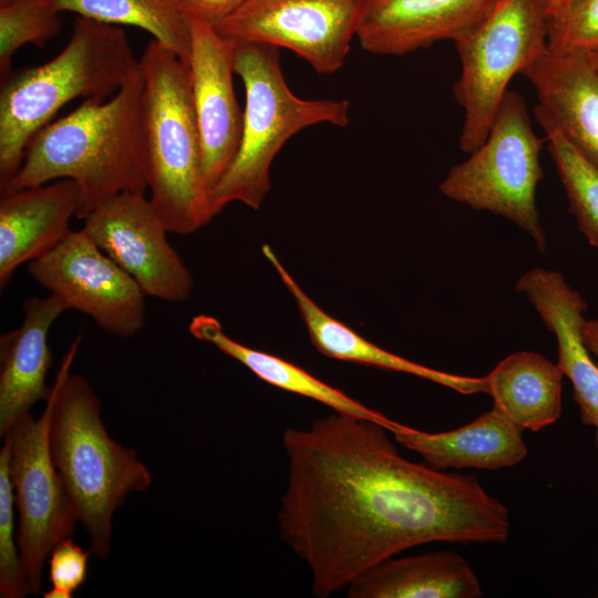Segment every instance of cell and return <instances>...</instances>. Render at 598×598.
<instances>
[{"instance_id":"1","label":"cell","mask_w":598,"mask_h":598,"mask_svg":"<svg viewBox=\"0 0 598 598\" xmlns=\"http://www.w3.org/2000/svg\"><path fill=\"white\" fill-rule=\"evenodd\" d=\"M389 430L334 412L287 427L281 540L327 598L380 561L429 543L503 544L509 512L473 474L404 458Z\"/></svg>"},{"instance_id":"2","label":"cell","mask_w":598,"mask_h":598,"mask_svg":"<svg viewBox=\"0 0 598 598\" xmlns=\"http://www.w3.org/2000/svg\"><path fill=\"white\" fill-rule=\"evenodd\" d=\"M144 74L137 66L107 101L84 100L42 127L29 142L22 164L2 187L17 190L56 179L80 189L78 219L121 193L148 189L143 130Z\"/></svg>"},{"instance_id":"3","label":"cell","mask_w":598,"mask_h":598,"mask_svg":"<svg viewBox=\"0 0 598 598\" xmlns=\"http://www.w3.org/2000/svg\"><path fill=\"white\" fill-rule=\"evenodd\" d=\"M82 336L70 346L53 389L50 448L78 520L85 528L91 553L110 555L112 517L131 492L145 491L152 476L136 452L114 441L101 419L93 389L70 372Z\"/></svg>"},{"instance_id":"4","label":"cell","mask_w":598,"mask_h":598,"mask_svg":"<svg viewBox=\"0 0 598 598\" xmlns=\"http://www.w3.org/2000/svg\"><path fill=\"white\" fill-rule=\"evenodd\" d=\"M137 64L123 29L78 17L56 56L10 71L0 90V187L20 168L31 138L62 106L76 97L105 101Z\"/></svg>"},{"instance_id":"5","label":"cell","mask_w":598,"mask_h":598,"mask_svg":"<svg viewBox=\"0 0 598 598\" xmlns=\"http://www.w3.org/2000/svg\"><path fill=\"white\" fill-rule=\"evenodd\" d=\"M151 204L168 233L192 234L213 217L203 172L188 62L153 39L140 59Z\"/></svg>"},{"instance_id":"6","label":"cell","mask_w":598,"mask_h":598,"mask_svg":"<svg viewBox=\"0 0 598 598\" xmlns=\"http://www.w3.org/2000/svg\"><path fill=\"white\" fill-rule=\"evenodd\" d=\"M234 72L246 91L243 132L231 164L212 192L214 216L233 202L259 209L270 189L271 163L296 133L321 123H349L347 100H305L292 93L276 47L235 44Z\"/></svg>"},{"instance_id":"7","label":"cell","mask_w":598,"mask_h":598,"mask_svg":"<svg viewBox=\"0 0 598 598\" xmlns=\"http://www.w3.org/2000/svg\"><path fill=\"white\" fill-rule=\"evenodd\" d=\"M543 144L523 96L507 90L485 141L448 171L439 188L454 202L516 224L545 252L547 236L536 205Z\"/></svg>"},{"instance_id":"8","label":"cell","mask_w":598,"mask_h":598,"mask_svg":"<svg viewBox=\"0 0 598 598\" xmlns=\"http://www.w3.org/2000/svg\"><path fill=\"white\" fill-rule=\"evenodd\" d=\"M455 45L462 70L453 93L464 110L458 145L470 154L487 137L511 79L547 50L546 16L536 0H499Z\"/></svg>"},{"instance_id":"9","label":"cell","mask_w":598,"mask_h":598,"mask_svg":"<svg viewBox=\"0 0 598 598\" xmlns=\"http://www.w3.org/2000/svg\"><path fill=\"white\" fill-rule=\"evenodd\" d=\"M53 389L40 417L30 413L8 433L9 472L19 511L18 546L31 594H39L47 558L71 537L78 520L64 483L53 463L50 422Z\"/></svg>"},{"instance_id":"10","label":"cell","mask_w":598,"mask_h":598,"mask_svg":"<svg viewBox=\"0 0 598 598\" xmlns=\"http://www.w3.org/2000/svg\"><path fill=\"white\" fill-rule=\"evenodd\" d=\"M365 0H247L215 27L235 44L286 48L317 72L338 71L357 38Z\"/></svg>"},{"instance_id":"11","label":"cell","mask_w":598,"mask_h":598,"mask_svg":"<svg viewBox=\"0 0 598 598\" xmlns=\"http://www.w3.org/2000/svg\"><path fill=\"white\" fill-rule=\"evenodd\" d=\"M28 271L68 309L85 313L110 334L131 338L144 327L141 287L82 228L29 262Z\"/></svg>"},{"instance_id":"12","label":"cell","mask_w":598,"mask_h":598,"mask_svg":"<svg viewBox=\"0 0 598 598\" xmlns=\"http://www.w3.org/2000/svg\"><path fill=\"white\" fill-rule=\"evenodd\" d=\"M82 229L141 287L145 296L182 302L193 277L166 238L165 224L145 193H121L99 204Z\"/></svg>"},{"instance_id":"13","label":"cell","mask_w":598,"mask_h":598,"mask_svg":"<svg viewBox=\"0 0 598 598\" xmlns=\"http://www.w3.org/2000/svg\"><path fill=\"white\" fill-rule=\"evenodd\" d=\"M184 19L190 38L188 65L203 172L212 195L237 153L243 132L244 112L233 85L235 43L207 22Z\"/></svg>"},{"instance_id":"14","label":"cell","mask_w":598,"mask_h":598,"mask_svg":"<svg viewBox=\"0 0 598 598\" xmlns=\"http://www.w3.org/2000/svg\"><path fill=\"white\" fill-rule=\"evenodd\" d=\"M499 0H365L357 33L374 54L400 55L473 31Z\"/></svg>"},{"instance_id":"15","label":"cell","mask_w":598,"mask_h":598,"mask_svg":"<svg viewBox=\"0 0 598 598\" xmlns=\"http://www.w3.org/2000/svg\"><path fill=\"white\" fill-rule=\"evenodd\" d=\"M526 295L546 328L557 341V365L573 385V398L579 406L580 421L595 430L598 452V365L582 340L584 316L588 306L563 275L555 270L533 268L516 283Z\"/></svg>"},{"instance_id":"16","label":"cell","mask_w":598,"mask_h":598,"mask_svg":"<svg viewBox=\"0 0 598 598\" xmlns=\"http://www.w3.org/2000/svg\"><path fill=\"white\" fill-rule=\"evenodd\" d=\"M523 75L535 87L538 122L555 126L598 167V72L588 54L547 48Z\"/></svg>"},{"instance_id":"17","label":"cell","mask_w":598,"mask_h":598,"mask_svg":"<svg viewBox=\"0 0 598 598\" xmlns=\"http://www.w3.org/2000/svg\"><path fill=\"white\" fill-rule=\"evenodd\" d=\"M80 189L68 178L17 190L0 197V287L22 264L53 249L70 231Z\"/></svg>"},{"instance_id":"18","label":"cell","mask_w":598,"mask_h":598,"mask_svg":"<svg viewBox=\"0 0 598 598\" xmlns=\"http://www.w3.org/2000/svg\"><path fill=\"white\" fill-rule=\"evenodd\" d=\"M19 328L0 339V437L30 413L39 401H47L52 386L45 383L52 364L48 334L68 307L56 296L27 297Z\"/></svg>"},{"instance_id":"19","label":"cell","mask_w":598,"mask_h":598,"mask_svg":"<svg viewBox=\"0 0 598 598\" xmlns=\"http://www.w3.org/2000/svg\"><path fill=\"white\" fill-rule=\"evenodd\" d=\"M524 430L501 410L488 412L458 429L429 433L409 425L392 432L394 441L419 454L436 470L497 471L514 466L528 454Z\"/></svg>"},{"instance_id":"20","label":"cell","mask_w":598,"mask_h":598,"mask_svg":"<svg viewBox=\"0 0 598 598\" xmlns=\"http://www.w3.org/2000/svg\"><path fill=\"white\" fill-rule=\"evenodd\" d=\"M262 254L293 297L313 346L324 355L412 374L462 394L486 393L485 377H465L432 369L391 353L365 340L347 324L324 312L300 288L269 245L262 246Z\"/></svg>"},{"instance_id":"21","label":"cell","mask_w":598,"mask_h":598,"mask_svg":"<svg viewBox=\"0 0 598 598\" xmlns=\"http://www.w3.org/2000/svg\"><path fill=\"white\" fill-rule=\"evenodd\" d=\"M349 598H480V580L452 550L386 558L347 587Z\"/></svg>"},{"instance_id":"22","label":"cell","mask_w":598,"mask_h":598,"mask_svg":"<svg viewBox=\"0 0 598 598\" xmlns=\"http://www.w3.org/2000/svg\"><path fill=\"white\" fill-rule=\"evenodd\" d=\"M563 372L532 351L507 355L485 377L486 393L523 430L538 432L561 416Z\"/></svg>"},{"instance_id":"23","label":"cell","mask_w":598,"mask_h":598,"mask_svg":"<svg viewBox=\"0 0 598 598\" xmlns=\"http://www.w3.org/2000/svg\"><path fill=\"white\" fill-rule=\"evenodd\" d=\"M188 330L194 338L215 346L274 386L316 400L334 412L377 422L391 433L402 425L319 380L302 368L236 341L224 331L219 320L213 316L200 313L193 317Z\"/></svg>"},{"instance_id":"24","label":"cell","mask_w":598,"mask_h":598,"mask_svg":"<svg viewBox=\"0 0 598 598\" xmlns=\"http://www.w3.org/2000/svg\"><path fill=\"white\" fill-rule=\"evenodd\" d=\"M60 11L107 24H126L150 32L184 61L190 52L189 30L185 19L169 0H50Z\"/></svg>"},{"instance_id":"25","label":"cell","mask_w":598,"mask_h":598,"mask_svg":"<svg viewBox=\"0 0 598 598\" xmlns=\"http://www.w3.org/2000/svg\"><path fill=\"white\" fill-rule=\"evenodd\" d=\"M565 188L569 210L589 244L598 249V167L551 124L539 121Z\"/></svg>"},{"instance_id":"26","label":"cell","mask_w":598,"mask_h":598,"mask_svg":"<svg viewBox=\"0 0 598 598\" xmlns=\"http://www.w3.org/2000/svg\"><path fill=\"white\" fill-rule=\"evenodd\" d=\"M60 11L50 0H8L0 3V72L11 71L14 53L25 44L43 47L60 29Z\"/></svg>"},{"instance_id":"27","label":"cell","mask_w":598,"mask_h":598,"mask_svg":"<svg viewBox=\"0 0 598 598\" xmlns=\"http://www.w3.org/2000/svg\"><path fill=\"white\" fill-rule=\"evenodd\" d=\"M11 437H3L0 451V597L23 598L30 592L20 550L14 540L16 494L9 472Z\"/></svg>"},{"instance_id":"28","label":"cell","mask_w":598,"mask_h":598,"mask_svg":"<svg viewBox=\"0 0 598 598\" xmlns=\"http://www.w3.org/2000/svg\"><path fill=\"white\" fill-rule=\"evenodd\" d=\"M547 48L555 52H598V0H574L546 18Z\"/></svg>"},{"instance_id":"29","label":"cell","mask_w":598,"mask_h":598,"mask_svg":"<svg viewBox=\"0 0 598 598\" xmlns=\"http://www.w3.org/2000/svg\"><path fill=\"white\" fill-rule=\"evenodd\" d=\"M49 558L51 589L43 597L71 598L86 579L89 553L68 537L55 545Z\"/></svg>"},{"instance_id":"30","label":"cell","mask_w":598,"mask_h":598,"mask_svg":"<svg viewBox=\"0 0 598 598\" xmlns=\"http://www.w3.org/2000/svg\"><path fill=\"white\" fill-rule=\"evenodd\" d=\"M247 0H169L183 18H195L217 27Z\"/></svg>"},{"instance_id":"31","label":"cell","mask_w":598,"mask_h":598,"mask_svg":"<svg viewBox=\"0 0 598 598\" xmlns=\"http://www.w3.org/2000/svg\"><path fill=\"white\" fill-rule=\"evenodd\" d=\"M581 333L586 348L598 359V318L586 319Z\"/></svg>"},{"instance_id":"32","label":"cell","mask_w":598,"mask_h":598,"mask_svg":"<svg viewBox=\"0 0 598 598\" xmlns=\"http://www.w3.org/2000/svg\"><path fill=\"white\" fill-rule=\"evenodd\" d=\"M574 0H536L546 18L554 14Z\"/></svg>"},{"instance_id":"33","label":"cell","mask_w":598,"mask_h":598,"mask_svg":"<svg viewBox=\"0 0 598 598\" xmlns=\"http://www.w3.org/2000/svg\"><path fill=\"white\" fill-rule=\"evenodd\" d=\"M594 69L598 72V52L587 53Z\"/></svg>"},{"instance_id":"34","label":"cell","mask_w":598,"mask_h":598,"mask_svg":"<svg viewBox=\"0 0 598 598\" xmlns=\"http://www.w3.org/2000/svg\"><path fill=\"white\" fill-rule=\"evenodd\" d=\"M6 1H8V0H0V3H3V2H6Z\"/></svg>"}]
</instances>
